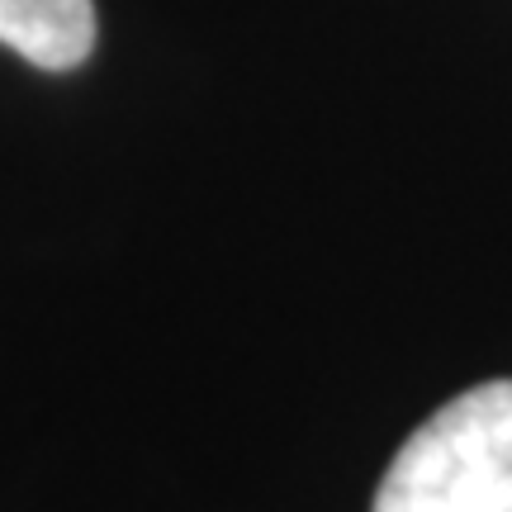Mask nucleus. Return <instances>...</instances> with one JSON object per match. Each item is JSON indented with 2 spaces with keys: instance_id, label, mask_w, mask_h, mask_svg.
<instances>
[{
  "instance_id": "obj_1",
  "label": "nucleus",
  "mask_w": 512,
  "mask_h": 512,
  "mask_svg": "<svg viewBox=\"0 0 512 512\" xmlns=\"http://www.w3.org/2000/svg\"><path fill=\"white\" fill-rule=\"evenodd\" d=\"M375 512H512V380L437 408L384 470Z\"/></svg>"
},
{
  "instance_id": "obj_2",
  "label": "nucleus",
  "mask_w": 512,
  "mask_h": 512,
  "mask_svg": "<svg viewBox=\"0 0 512 512\" xmlns=\"http://www.w3.org/2000/svg\"><path fill=\"white\" fill-rule=\"evenodd\" d=\"M0 43L43 72H72L95 48L91 0H0Z\"/></svg>"
}]
</instances>
